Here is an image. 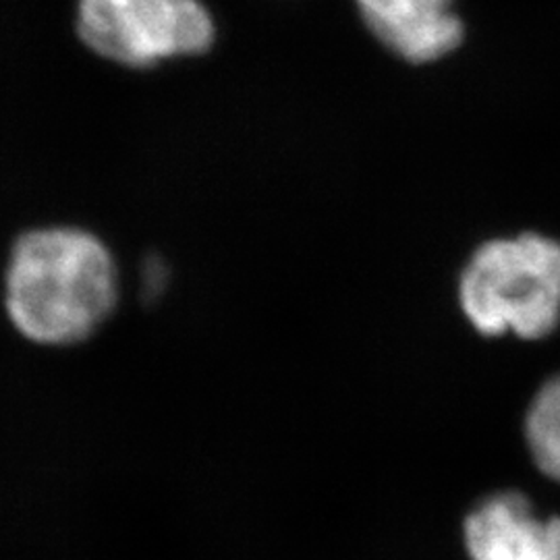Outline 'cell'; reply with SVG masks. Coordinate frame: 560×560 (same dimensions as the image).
<instances>
[{"instance_id": "cell-1", "label": "cell", "mask_w": 560, "mask_h": 560, "mask_svg": "<svg viewBox=\"0 0 560 560\" xmlns=\"http://www.w3.org/2000/svg\"><path fill=\"white\" fill-rule=\"evenodd\" d=\"M119 266L101 237L75 226L34 229L4 266V312L21 337L67 349L92 339L115 314Z\"/></svg>"}, {"instance_id": "cell-2", "label": "cell", "mask_w": 560, "mask_h": 560, "mask_svg": "<svg viewBox=\"0 0 560 560\" xmlns=\"http://www.w3.org/2000/svg\"><path fill=\"white\" fill-rule=\"evenodd\" d=\"M460 305L481 335H550L560 320L559 243L527 233L481 245L463 272Z\"/></svg>"}, {"instance_id": "cell-3", "label": "cell", "mask_w": 560, "mask_h": 560, "mask_svg": "<svg viewBox=\"0 0 560 560\" xmlns=\"http://www.w3.org/2000/svg\"><path fill=\"white\" fill-rule=\"evenodd\" d=\"M78 27L92 50L131 67L200 55L214 40L210 15L196 0H81Z\"/></svg>"}, {"instance_id": "cell-4", "label": "cell", "mask_w": 560, "mask_h": 560, "mask_svg": "<svg viewBox=\"0 0 560 560\" xmlns=\"http://www.w3.org/2000/svg\"><path fill=\"white\" fill-rule=\"evenodd\" d=\"M465 541L471 560H560V520H541L525 497L502 492L467 517Z\"/></svg>"}, {"instance_id": "cell-5", "label": "cell", "mask_w": 560, "mask_h": 560, "mask_svg": "<svg viewBox=\"0 0 560 560\" xmlns=\"http://www.w3.org/2000/svg\"><path fill=\"white\" fill-rule=\"evenodd\" d=\"M374 36L411 62L436 60L463 40L453 0H358Z\"/></svg>"}, {"instance_id": "cell-6", "label": "cell", "mask_w": 560, "mask_h": 560, "mask_svg": "<svg viewBox=\"0 0 560 560\" xmlns=\"http://www.w3.org/2000/svg\"><path fill=\"white\" fill-rule=\"evenodd\" d=\"M525 434L538 467L548 478L560 481V376L538 393L527 416Z\"/></svg>"}]
</instances>
